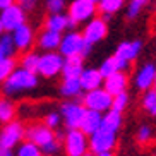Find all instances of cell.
<instances>
[{
    "mask_svg": "<svg viewBox=\"0 0 156 156\" xmlns=\"http://www.w3.org/2000/svg\"><path fill=\"white\" fill-rule=\"evenodd\" d=\"M17 115V106L9 96L0 98V124H9L12 120H16Z\"/></svg>",
    "mask_w": 156,
    "mask_h": 156,
    "instance_id": "26",
    "label": "cell"
},
{
    "mask_svg": "<svg viewBox=\"0 0 156 156\" xmlns=\"http://www.w3.org/2000/svg\"><path fill=\"white\" fill-rule=\"evenodd\" d=\"M153 89L156 91V76H154V83H153Z\"/></svg>",
    "mask_w": 156,
    "mask_h": 156,
    "instance_id": "42",
    "label": "cell"
},
{
    "mask_svg": "<svg viewBox=\"0 0 156 156\" xmlns=\"http://www.w3.org/2000/svg\"><path fill=\"white\" fill-rule=\"evenodd\" d=\"M62 65H64V57L58 51H45L43 55H40L36 74L45 79H51L62 72Z\"/></svg>",
    "mask_w": 156,
    "mask_h": 156,
    "instance_id": "10",
    "label": "cell"
},
{
    "mask_svg": "<svg viewBox=\"0 0 156 156\" xmlns=\"http://www.w3.org/2000/svg\"><path fill=\"white\" fill-rule=\"evenodd\" d=\"M94 156H115L113 153H100V154H94Z\"/></svg>",
    "mask_w": 156,
    "mask_h": 156,
    "instance_id": "40",
    "label": "cell"
},
{
    "mask_svg": "<svg viewBox=\"0 0 156 156\" xmlns=\"http://www.w3.org/2000/svg\"><path fill=\"white\" fill-rule=\"evenodd\" d=\"M129 69H130V64L125 62V60H120L119 57H115V55L106 57V58L101 62V65L98 67V70H100V74L103 76V79L112 76V74H115V72H127Z\"/></svg>",
    "mask_w": 156,
    "mask_h": 156,
    "instance_id": "17",
    "label": "cell"
},
{
    "mask_svg": "<svg viewBox=\"0 0 156 156\" xmlns=\"http://www.w3.org/2000/svg\"><path fill=\"white\" fill-rule=\"evenodd\" d=\"M4 57H5V55H4V53H2V50H0V60L4 58Z\"/></svg>",
    "mask_w": 156,
    "mask_h": 156,
    "instance_id": "44",
    "label": "cell"
},
{
    "mask_svg": "<svg viewBox=\"0 0 156 156\" xmlns=\"http://www.w3.org/2000/svg\"><path fill=\"white\" fill-rule=\"evenodd\" d=\"M0 23L4 26V31L12 33L14 29H17L19 26L26 23V12L17 4H12L0 10Z\"/></svg>",
    "mask_w": 156,
    "mask_h": 156,
    "instance_id": "12",
    "label": "cell"
},
{
    "mask_svg": "<svg viewBox=\"0 0 156 156\" xmlns=\"http://www.w3.org/2000/svg\"><path fill=\"white\" fill-rule=\"evenodd\" d=\"M83 156H94V154H93V153L91 151H87V153H84V154Z\"/></svg>",
    "mask_w": 156,
    "mask_h": 156,
    "instance_id": "41",
    "label": "cell"
},
{
    "mask_svg": "<svg viewBox=\"0 0 156 156\" xmlns=\"http://www.w3.org/2000/svg\"><path fill=\"white\" fill-rule=\"evenodd\" d=\"M62 149L65 156H83L89 151V136L81 129H69L62 139Z\"/></svg>",
    "mask_w": 156,
    "mask_h": 156,
    "instance_id": "4",
    "label": "cell"
},
{
    "mask_svg": "<svg viewBox=\"0 0 156 156\" xmlns=\"http://www.w3.org/2000/svg\"><path fill=\"white\" fill-rule=\"evenodd\" d=\"M129 103H130V94H129L127 91L119 93V94H115V96H113V101H112V110L124 113V110L129 106Z\"/></svg>",
    "mask_w": 156,
    "mask_h": 156,
    "instance_id": "34",
    "label": "cell"
},
{
    "mask_svg": "<svg viewBox=\"0 0 156 156\" xmlns=\"http://www.w3.org/2000/svg\"><path fill=\"white\" fill-rule=\"evenodd\" d=\"M38 62H40V55H38L36 51H24V55L21 57V67L29 72H36L38 70Z\"/></svg>",
    "mask_w": 156,
    "mask_h": 156,
    "instance_id": "32",
    "label": "cell"
},
{
    "mask_svg": "<svg viewBox=\"0 0 156 156\" xmlns=\"http://www.w3.org/2000/svg\"><path fill=\"white\" fill-rule=\"evenodd\" d=\"M16 67H17V64H16L14 57H4L0 60V83L9 77L10 74L16 70Z\"/></svg>",
    "mask_w": 156,
    "mask_h": 156,
    "instance_id": "33",
    "label": "cell"
},
{
    "mask_svg": "<svg viewBox=\"0 0 156 156\" xmlns=\"http://www.w3.org/2000/svg\"><path fill=\"white\" fill-rule=\"evenodd\" d=\"M149 2L151 0H129L127 4H125V17L129 21L137 19L144 12V9L149 5Z\"/></svg>",
    "mask_w": 156,
    "mask_h": 156,
    "instance_id": "27",
    "label": "cell"
},
{
    "mask_svg": "<svg viewBox=\"0 0 156 156\" xmlns=\"http://www.w3.org/2000/svg\"><path fill=\"white\" fill-rule=\"evenodd\" d=\"M122 124H124V115L120 112H115V110H108L103 113V119H101V127L103 129H108L112 132H117L122 129Z\"/></svg>",
    "mask_w": 156,
    "mask_h": 156,
    "instance_id": "25",
    "label": "cell"
},
{
    "mask_svg": "<svg viewBox=\"0 0 156 156\" xmlns=\"http://www.w3.org/2000/svg\"><path fill=\"white\" fill-rule=\"evenodd\" d=\"M89 2H94V4H98V0H89Z\"/></svg>",
    "mask_w": 156,
    "mask_h": 156,
    "instance_id": "45",
    "label": "cell"
},
{
    "mask_svg": "<svg viewBox=\"0 0 156 156\" xmlns=\"http://www.w3.org/2000/svg\"><path fill=\"white\" fill-rule=\"evenodd\" d=\"M24 139H26V125L19 120L4 124L0 129V147H4V149L14 151Z\"/></svg>",
    "mask_w": 156,
    "mask_h": 156,
    "instance_id": "5",
    "label": "cell"
},
{
    "mask_svg": "<svg viewBox=\"0 0 156 156\" xmlns=\"http://www.w3.org/2000/svg\"><path fill=\"white\" fill-rule=\"evenodd\" d=\"M79 83H81L83 91H91V89L103 86V76L98 69H84L83 74L79 76Z\"/></svg>",
    "mask_w": 156,
    "mask_h": 156,
    "instance_id": "18",
    "label": "cell"
},
{
    "mask_svg": "<svg viewBox=\"0 0 156 156\" xmlns=\"http://www.w3.org/2000/svg\"><path fill=\"white\" fill-rule=\"evenodd\" d=\"M0 50H2V53H4L5 57H14V53L17 51V48H16L12 33L4 31L2 34H0Z\"/></svg>",
    "mask_w": 156,
    "mask_h": 156,
    "instance_id": "30",
    "label": "cell"
},
{
    "mask_svg": "<svg viewBox=\"0 0 156 156\" xmlns=\"http://www.w3.org/2000/svg\"><path fill=\"white\" fill-rule=\"evenodd\" d=\"M16 4V0H0V10L5 9V7H9V5Z\"/></svg>",
    "mask_w": 156,
    "mask_h": 156,
    "instance_id": "38",
    "label": "cell"
},
{
    "mask_svg": "<svg viewBox=\"0 0 156 156\" xmlns=\"http://www.w3.org/2000/svg\"><path fill=\"white\" fill-rule=\"evenodd\" d=\"M26 141L36 144L43 156H57L62 149V141L57 137V132L46 127L45 122H33L26 125Z\"/></svg>",
    "mask_w": 156,
    "mask_h": 156,
    "instance_id": "1",
    "label": "cell"
},
{
    "mask_svg": "<svg viewBox=\"0 0 156 156\" xmlns=\"http://www.w3.org/2000/svg\"><path fill=\"white\" fill-rule=\"evenodd\" d=\"M4 33V26H2V23H0V34Z\"/></svg>",
    "mask_w": 156,
    "mask_h": 156,
    "instance_id": "43",
    "label": "cell"
},
{
    "mask_svg": "<svg viewBox=\"0 0 156 156\" xmlns=\"http://www.w3.org/2000/svg\"><path fill=\"white\" fill-rule=\"evenodd\" d=\"M115 147H117V132L100 127L96 132H93L89 136V151L93 154L113 153Z\"/></svg>",
    "mask_w": 156,
    "mask_h": 156,
    "instance_id": "7",
    "label": "cell"
},
{
    "mask_svg": "<svg viewBox=\"0 0 156 156\" xmlns=\"http://www.w3.org/2000/svg\"><path fill=\"white\" fill-rule=\"evenodd\" d=\"M16 4L21 7V9L24 10V12H31V10L36 9V5H38V0H17Z\"/></svg>",
    "mask_w": 156,
    "mask_h": 156,
    "instance_id": "37",
    "label": "cell"
},
{
    "mask_svg": "<svg viewBox=\"0 0 156 156\" xmlns=\"http://www.w3.org/2000/svg\"><path fill=\"white\" fill-rule=\"evenodd\" d=\"M81 33H83L84 40H86L87 43L96 45L101 40H105L106 34H108V23H106L101 16L100 17L96 16V17H93L91 21H87V23L84 24V28Z\"/></svg>",
    "mask_w": 156,
    "mask_h": 156,
    "instance_id": "11",
    "label": "cell"
},
{
    "mask_svg": "<svg viewBox=\"0 0 156 156\" xmlns=\"http://www.w3.org/2000/svg\"><path fill=\"white\" fill-rule=\"evenodd\" d=\"M91 48L93 45L84 40L83 33L70 29V31H65L62 34V40H60L58 45V53L64 58H67V57H83V58H86L91 53Z\"/></svg>",
    "mask_w": 156,
    "mask_h": 156,
    "instance_id": "3",
    "label": "cell"
},
{
    "mask_svg": "<svg viewBox=\"0 0 156 156\" xmlns=\"http://www.w3.org/2000/svg\"><path fill=\"white\" fill-rule=\"evenodd\" d=\"M103 87L110 93L112 96L127 91V87H129L127 72H115V74H112V76H108V77H105L103 79Z\"/></svg>",
    "mask_w": 156,
    "mask_h": 156,
    "instance_id": "16",
    "label": "cell"
},
{
    "mask_svg": "<svg viewBox=\"0 0 156 156\" xmlns=\"http://www.w3.org/2000/svg\"><path fill=\"white\" fill-rule=\"evenodd\" d=\"M45 29L64 34L69 29V16L64 14V12H60V14H48V17L45 19Z\"/></svg>",
    "mask_w": 156,
    "mask_h": 156,
    "instance_id": "24",
    "label": "cell"
},
{
    "mask_svg": "<svg viewBox=\"0 0 156 156\" xmlns=\"http://www.w3.org/2000/svg\"><path fill=\"white\" fill-rule=\"evenodd\" d=\"M84 70V58L83 57H67L64 58V65H62V77H79Z\"/></svg>",
    "mask_w": 156,
    "mask_h": 156,
    "instance_id": "19",
    "label": "cell"
},
{
    "mask_svg": "<svg viewBox=\"0 0 156 156\" xmlns=\"http://www.w3.org/2000/svg\"><path fill=\"white\" fill-rule=\"evenodd\" d=\"M14 154L16 156H43V153L36 144H33V142H29V141L24 139V141L16 147Z\"/></svg>",
    "mask_w": 156,
    "mask_h": 156,
    "instance_id": "31",
    "label": "cell"
},
{
    "mask_svg": "<svg viewBox=\"0 0 156 156\" xmlns=\"http://www.w3.org/2000/svg\"><path fill=\"white\" fill-rule=\"evenodd\" d=\"M156 76V65L154 64H142L136 74H134V86L137 91H147L153 87Z\"/></svg>",
    "mask_w": 156,
    "mask_h": 156,
    "instance_id": "13",
    "label": "cell"
},
{
    "mask_svg": "<svg viewBox=\"0 0 156 156\" xmlns=\"http://www.w3.org/2000/svg\"><path fill=\"white\" fill-rule=\"evenodd\" d=\"M112 101H113V96L103 86L91 89V91H84V94L81 96V103L86 106V110H94L100 113H105L110 110Z\"/></svg>",
    "mask_w": 156,
    "mask_h": 156,
    "instance_id": "6",
    "label": "cell"
},
{
    "mask_svg": "<svg viewBox=\"0 0 156 156\" xmlns=\"http://www.w3.org/2000/svg\"><path fill=\"white\" fill-rule=\"evenodd\" d=\"M142 50V41L141 40H125L122 41L119 46H117V50H115L113 55L119 57L120 60H125L129 64H132L134 60L139 57Z\"/></svg>",
    "mask_w": 156,
    "mask_h": 156,
    "instance_id": "14",
    "label": "cell"
},
{
    "mask_svg": "<svg viewBox=\"0 0 156 156\" xmlns=\"http://www.w3.org/2000/svg\"><path fill=\"white\" fill-rule=\"evenodd\" d=\"M43 122L46 124V127H50V129L55 130V129L60 127V124H62V117H60L58 112H48V113L45 115Z\"/></svg>",
    "mask_w": 156,
    "mask_h": 156,
    "instance_id": "36",
    "label": "cell"
},
{
    "mask_svg": "<svg viewBox=\"0 0 156 156\" xmlns=\"http://www.w3.org/2000/svg\"><path fill=\"white\" fill-rule=\"evenodd\" d=\"M153 2H154V4H156V0H153Z\"/></svg>",
    "mask_w": 156,
    "mask_h": 156,
    "instance_id": "46",
    "label": "cell"
},
{
    "mask_svg": "<svg viewBox=\"0 0 156 156\" xmlns=\"http://www.w3.org/2000/svg\"><path fill=\"white\" fill-rule=\"evenodd\" d=\"M38 87V74L29 72L23 67H16V70L9 77L2 81V91L4 96H17L23 93L33 91Z\"/></svg>",
    "mask_w": 156,
    "mask_h": 156,
    "instance_id": "2",
    "label": "cell"
},
{
    "mask_svg": "<svg viewBox=\"0 0 156 156\" xmlns=\"http://www.w3.org/2000/svg\"><path fill=\"white\" fill-rule=\"evenodd\" d=\"M84 112H86V106L81 103V101L76 100H67L60 105V117H62V124L69 129H79L81 125V120L84 117Z\"/></svg>",
    "mask_w": 156,
    "mask_h": 156,
    "instance_id": "9",
    "label": "cell"
},
{
    "mask_svg": "<svg viewBox=\"0 0 156 156\" xmlns=\"http://www.w3.org/2000/svg\"><path fill=\"white\" fill-rule=\"evenodd\" d=\"M154 139H156V130L153 125H149V124L139 125L137 132H136V141H137V144L146 146V144H151Z\"/></svg>",
    "mask_w": 156,
    "mask_h": 156,
    "instance_id": "28",
    "label": "cell"
},
{
    "mask_svg": "<svg viewBox=\"0 0 156 156\" xmlns=\"http://www.w3.org/2000/svg\"><path fill=\"white\" fill-rule=\"evenodd\" d=\"M12 38H14L17 51H28L34 41V33H33V28L29 24L24 23L23 26H19L17 29L12 31Z\"/></svg>",
    "mask_w": 156,
    "mask_h": 156,
    "instance_id": "15",
    "label": "cell"
},
{
    "mask_svg": "<svg viewBox=\"0 0 156 156\" xmlns=\"http://www.w3.org/2000/svg\"><path fill=\"white\" fill-rule=\"evenodd\" d=\"M60 40H62V34L55 31H50V29H43L38 36V46L41 48L43 51H57L60 45Z\"/></svg>",
    "mask_w": 156,
    "mask_h": 156,
    "instance_id": "20",
    "label": "cell"
},
{
    "mask_svg": "<svg viewBox=\"0 0 156 156\" xmlns=\"http://www.w3.org/2000/svg\"><path fill=\"white\" fill-rule=\"evenodd\" d=\"M141 106H142V110H146L151 117H156V91L153 87L147 89V91H142Z\"/></svg>",
    "mask_w": 156,
    "mask_h": 156,
    "instance_id": "29",
    "label": "cell"
},
{
    "mask_svg": "<svg viewBox=\"0 0 156 156\" xmlns=\"http://www.w3.org/2000/svg\"><path fill=\"white\" fill-rule=\"evenodd\" d=\"M45 5H46V10L50 14H60L67 7L65 0H45Z\"/></svg>",
    "mask_w": 156,
    "mask_h": 156,
    "instance_id": "35",
    "label": "cell"
},
{
    "mask_svg": "<svg viewBox=\"0 0 156 156\" xmlns=\"http://www.w3.org/2000/svg\"><path fill=\"white\" fill-rule=\"evenodd\" d=\"M101 119H103V113L94 112V110H86V112H84L83 120H81L79 129H81L84 134L91 136L93 132H96L98 129L101 127Z\"/></svg>",
    "mask_w": 156,
    "mask_h": 156,
    "instance_id": "21",
    "label": "cell"
},
{
    "mask_svg": "<svg viewBox=\"0 0 156 156\" xmlns=\"http://www.w3.org/2000/svg\"><path fill=\"white\" fill-rule=\"evenodd\" d=\"M83 87L79 83V77H69L64 79L62 84H60V94L67 100H77V98L83 96Z\"/></svg>",
    "mask_w": 156,
    "mask_h": 156,
    "instance_id": "23",
    "label": "cell"
},
{
    "mask_svg": "<svg viewBox=\"0 0 156 156\" xmlns=\"http://www.w3.org/2000/svg\"><path fill=\"white\" fill-rule=\"evenodd\" d=\"M0 156H16L12 149H4V147H0Z\"/></svg>",
    "mask_w": 156,
    "mask_h": 156,
    "instance_id": "39",
    "label": "cell"
},
{
    "mask_svg": "<svg viewBox=\"0 0 156 156\" xmlns=\"http://www.w3.org/2000/svg\"><path fill=\"white\" fill-rule=\"evenodd\" d=\"M98 14V5L89 0H72L67 5V16L76 24H86Z\"/></svg>",
    "mask_w": 156,
    "mask_h": 156,
    "instance_id": "8",
    "label": "cell"
},
{
    "mask_svg": "<svg viewBox=\"0 0 156 156\" xmlns=\"http://www.w3.org/2000/svg\"><path fill=\"white\" fill-rule=\"evenodd\" d=\"M127 0H98V12L101 14V17L106 23L110 21L112 16H115L117 12H120L122 9H125Z\"/></svg>",
    "mask_w": 156,
    "mask_h": 156,
    "instance_id": "22",
    "label": "cell"
}]
</instances>
